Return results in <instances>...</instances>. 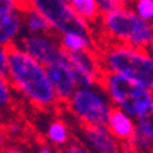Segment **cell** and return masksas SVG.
Instances as JSON below:
<instances>
[{
  "label": "cell",
  "instance_id": "d6986e66",
  "mask_svg": "<svg viewBox=\"0 0 153 153\" xmlns=\"http://www.w3.org/2000/svg\"><path fill=\"white\" fill-rule=\"evenodd\" d=\"M13 90H14V87L7 80V77H0V105H1V108H6L11 103Z\"/></svg>",
  "mask_w": 153,
  "mask_h": 153
},
{
  "label": "cell",
  "instance_id": "ba28073f",
  "mask_svg": "<svg viewBox=\"0 0 153 153\" xmlns=\"http://www.w3.org/2000/svg\"><path fill=\"white\" fill-rule=\"evenodd\" d=\"M79 87H91L101 84L105 69L101 62L100 54L95 50H84L77 53H66Z\"/></svg>",
  "mask_w": 153,
  "mask_h": 153
},
{
  "label": "cell",
  "instance_id": "ffe728a7",
  "mask_svg": "<svg viewBox=\"0 0 153 153\" xmlns=\"http://www.w3.org/2000/svg\"><path fill=\"white\" fill-rule=\"evenodd\" d=\"M26 7V0H0V15H6Z\"/></svg>",
  "mask_w": 153,
  "mask_h": 153
},
{
  "label": "cell",
  "instance_id": "3957f363",
  "mask_svg": "<svg viewBox=\"0 0 153 153\" xmlns=\"http://www.w3.org/2000/svg\"><path fill=\"white\" fill-rule=\"evenodd\" d=\"M101 29L109 42L126 43L139 48H149L153 39V24L141 18L128 4L102 13Z\"/></svg>",
  "mask_w": 153,
  "mask_h": 153
},
{
  "label": "cell",
  "instance_id": "83f0119b",
  "mask_svg": "<svg viewBox=\"0 0 153 153\" xmlns=\"http://www.w3.org/2000/svg\"><path fill=\"white\" fill-rule=\"evenodd\" d=\"M66 1H69V3H72V1H73V0H66Z\"/></svg>",
  "mask_w": 153,
  "mask_h": 153
},
{
  "label": "cell",
  "instance_id": "7402d4cb",
  "mask_svg": "<svg viewBox=\"0 0 153 153\" xmlns=\"http://www.w3.org/2000/svg\"><path fill=\"white\" fill-rule=\"evenodd\" d=\"M97 3L100 4L102 13H106V11H111L116 7L127 4V0H97Z\"/></svg>",
  "mask_w": 153,
  "mask_h": 153
},
{
  "label": "cell",
  "instance_id": "9a60e30c",
  "mask_svg": "<svg viewBox=\"0 0 153 153\" xmlns=\"http://www.w3.org/2000/svg\"><path fill=\"white\" fill-rule=\"evenodd\" d=\"M46 138L53 146H57V148L65 146L71 139V134H69V128L66 123L62 120H53L47 127Z\"/></svg>",
  "mask_w": 153,
  "mask_h": 153
},
{
  "label": "cell",
  "instance_id": "ac0fdd59",
  "mask_svg": "<svg viewBox=\"0 0 153 153\" xmlns=\"http://www.w3.org/2000/svg\"><path fill=\"white\" fill-rule=\"evenodd\" d=\"M131 7L141 18L153 24V0H132Z\"/></svg>",
  "mask_w": 153,
  "mask_h": 153
},
{
  "label": "cell",
  "instance_id": "cb8c5ba5",
  "mask_svg": "<svg viewBox=\"0 0 153 153\" xmlns=\"http://www.w3.org/2000/svg\"><path fill=\"white\" fill-rule=\"evenodd\" d=\"M6 130H7L8 137H11V138H19V137L24 134L22 124L21 123H17V121H14V123H8L7 127H6Z\"/></svg>",
  "mask_w": 153,
  "mask_h": 153
},
{
  "label": "cell",
  "instance_id": "2e32d148",
  "mask_svg": "<svg viewBox=\"0 0 153 153\" xmlns=\"http://www.w3.org/2000/svg\"><path fill=\"white\" fill-rule=\"evenodd\" d=\"M72 6L76 10V13L90 24L100 21L102 17V11L97 0H73Z\"/></svg>",
  "mask_w": 153,
  "mask_h": 153
},
{
  "label": "cell",
  "instance_id": "4316f807",
  "mask_svg": "<svg viewBox=\"0 0 153 153\" xmlns=\"http://www.w3.org/2000/svg\"><path fill=\"white\" fill-rule=\"evenodd\" d=\"M131 1L132 0H127V4H131Z\"/></svg>",
  "mask_w": 153,
  "mask_h": 153
},
{
  "label": "cell",
  "instance_id": "d4e9b609",
  "mask_svg": "<svg viewBox=\"0 0 153 153\" xmlns=\"http://www.w3.org/2000/svg\"><path fill=\"white\" fill-rule=\"evenodd\" d=\"M53 150H54L53 148H44V146H42V148L39 149V152L40 153H51Z\"/></svg>",
  "mask_w": 153,
  "mask_h": 153
},
{
  "label": "cell",
  "instance_id": "8992f818",
  "mask_svg": "<svg viewBox=\"0 0 153 153\" xmlns=\"http://www.w3.org/2000/svg\"><path fill=\"white\" fill-rule=\"evenodd\" d=\"M26 4L42 13L48 19L55 33L82 32L91 35L90 22L76 13L72 3L66 0H26Z\"/></svg>",
  "mask_w": 153,
  "mask_h": 153
},
{
  "label": "cell",
  "instance_id": "52a82bcc",
  "mask_svg": "<svg viewBox=\"0 0 153 153\" xmlns=\"http://www.w3.org/2000/svg\"><path fill=\"white\" fill-rule=\"evenodd\" d=\"M15 44L44 66L66 57V51L61 46L59 35L55 32L24 33Z\"/></svg>",
  "mask_w": 153,
  "mask_h": 153
},
{
  "label": "cell",
  "instance_id": "5b68a950",
  "mask_svg": "<svg viewBox=\"0 0 153 153\" xmlns=\"http://www.w3.org/2000/svg\"><path fill=\"white\" fill-rule=\"evenodd\" d=\"M68 109L82 126L108 124L113 103L101 84L79 87L66 102Z\"/></svg>",
  "mask_w": 153,
  "mask_h": 153
},
{
  "label": "cell",
  "instance_id": "44dd1931",
  "mask_svg": "<svg viewBox=\"0 0 153 153\" xmlns=\"http://www.w3.org/2000/svg\"><path fill=\"white\" fill-rule=\"evenodd\" d=\"M64 150L68 153H87L90 152L87 146L82 142H79L77 139H69V142L64 146Z\"/></svg>",
  "mask_w": 153,
  "mask_h": 153
},
{
  "label": "cell",
  "instance_id": "277c9868",
  "mask_svg": "<svg viewBox=\"0 0 153 153\" xmlns=\"http://www.w3.org/2000/svg\"><path fill=\"white\" fill-rule=\"evenodd\" d=\"M101 85L108 93L114 108L123 109L135 119L153 102L152 90L114 72L105 71Z\"/></svg>",
  "mask_w": 153,
  "mask_h": 153
},
{
  "label": "cell",
  "instance_id": "484cf974",
  "mask_svg": "<svg viewBox=\"0 0 153 153\" xmlns=\"http://www.w3.org/2000/svg\"><path fill=\"white\" fill-rule=\"evenodd\" d=\"M148 50H149L150 55L153 57V39H152V43H150V46H149V48H148Z\"/></svg>",
  "mask_w": 153,
  "mask_h": 153
},
{
  "label": "cell",
  "instance_id": "9c48e42d",
  "mask_svg": "<svg viewBox=\"0 0 153 153\" xmlns=\"http://www.w3.org/2000/svg\"><path fill=\"white\" fill-rule=\"evenodd\" d=\"M50 82L54 87L58 102L66 103L79 88L77 80L75 77L73 69L69 64L68 58L65 57L59 61H55L53 64L46 66Z\"/></svg>",
  "mask_w": 153,
  "mask_h": 153
},
{
  "label": "cell",
  "instance_id": "4fadbf2b",
  "mask_svg": "<svg viewBox=\"0 0 153 153\" xmlns=\"http://www.w3.org/2000/svg\"><path fill=\"white\" fill-rule=\"evenodd\" d=\"M24 17V33H46L54 32L50 22L42 13L26 4V7L22 10Z\"/></svg>",
  "mask_w": 153,
  "mask_h": 153
},
{
  "label": "cell",
  "instance_id": "7c38bea8",
  "mask_svg": "<svg viewBox=\"0 0 153 153\" xmlns=\"http://www.w3.org/2000/svg\"><path fill=\"white\" fill-rule=\"evenodd\" d=\"M22 30H24L22 10L0 15V44L1 46L8 47L15 44Z\"/></svg>",
  "mask_w": 153,
  "mask_h": 153
},
{
  "label": "cell",
  "instance_id": "8fae6325",
  "mask_svg": "<svg viewBox=\"0 0 153 153\" xmlns=\"http://www.w3.org/2000/svg\"><path fill=\"white\" fill-rule=\"evenodd\" d=\"M106 126L120 142L130 141L137 132V119L119 108H113Z\"/></svg>",
  "mask_w": 153,
  "mask_h": 153
},
{
  "label": "cell",
  "instance_id": "7a4b0ae2",
  "mask_svg": "<svg viewBox=\"0 0 153 153\" xmlns=\"http://www.w3.org/2000/svg\"><path fill=\"white\" fill-rule=\"evenodd\" d=\"M98 54L106 72L123 75L153 91V57L148 48L109 42Z\"/></svg>",
  "mask_w": 153,
  "mask_h": 153
},
{
  "label": "cell",
  "instance_id": "5bb4252c",
  "mask_svg": "<svg viewBox=\"0 0 153 153\" xmlns=\"http://www.w3.org/2000/svg\"><path fill=\"white\" fill-rule=\"evenodd\" d=\"M61 46L66 53H77L84 50H94L91 35L82 32H65L59 35Z\"/></svg>",
  "mask_w": 153,
  "mask_h": 153
},
{
  "label": "cell",
  "instance_id": "6da1fadb",
  "mask_svg": "<svg viewBox=\"0 0 153 153\" xmlns=\"http://www.w3.org/2000/svg\"><path fill=\"white\" fill-rule=\"evenodd\" d=\"M7 53L10 62L7 80L15 91L39 109L53 108L58 100L46 66L17 44L8 46Z\"/></svg>",
  "mask_w": 153,
  "mask_h": 153
},
{
  "label": "cell",
  "instance_id": "e0dca14e",
  "mask_svg": "<svg viewBox=\"0 0 153 153\" xmlns=\"http://www.w3.org/2000/svg\"><path fill=\"white\" fill-rule=\"evenodd\" d=\"M137 128L153 141V102L143 113L137 117Z\"/></svg>",
  "mask_w": 153,
  "mask_h": 153
},
{
  "label": "cell",
  "instance_id": "30bf717a",
  "mask_svg": "<svg viewBox=\"0 0 153 153\" xmlns=\"http://www.w3.org/2000/svg\"><path fill=\"white\" fill-rule=\"evenodd\" d=\"M82 141L90 152L117 153L121 152V142L112 134L106 124L83 126Z\"/></svg>",
  "mask_w": 153,
  "mask_h": 153
},
{
  "label": "cell",
  "instance_id": "603a6c76",
  "mask_svg": "<svg viewBox=\"0 0 153 153\" xmlns=\"http://www.w3.org/2000/svg\"><path fill=\"white\" fill-rule=\"evenodd\" d=\"M8 53H7V47L1 46V51H0V77H7L8 73Z\"/></svg>",
  "mask_w": 153,
  "mask_h": 153
}]
</instances>
